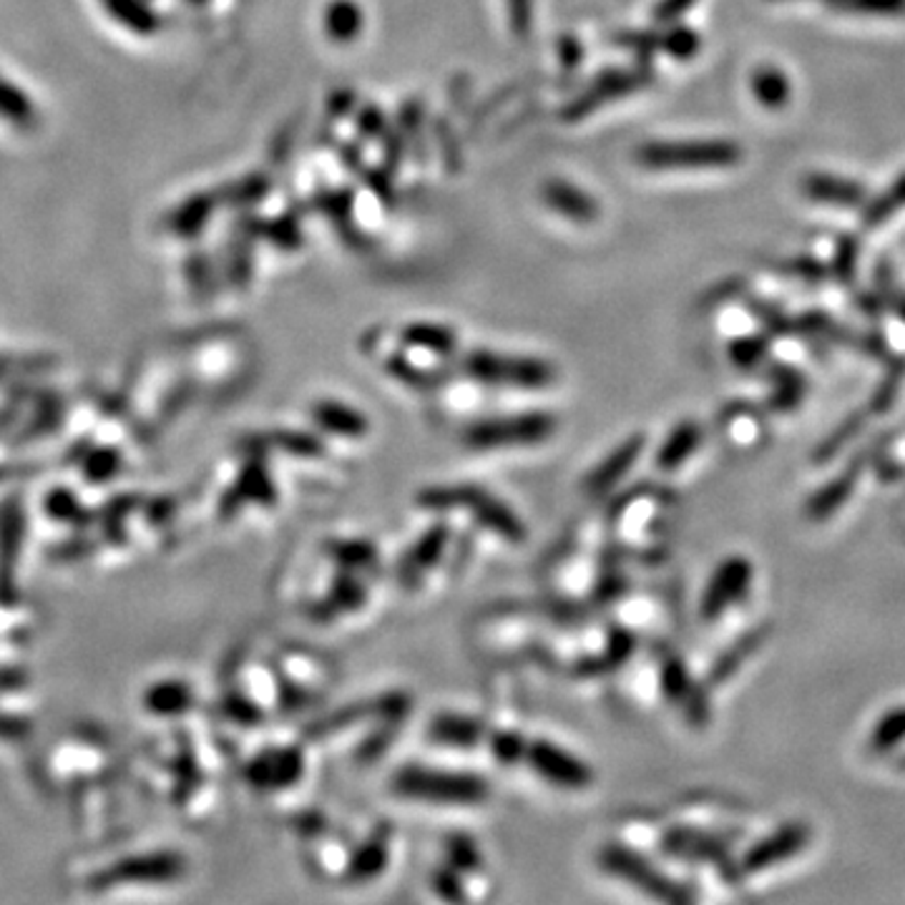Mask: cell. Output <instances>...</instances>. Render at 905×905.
<instances>
[{
	"label": "cell",
	"mask_w": 905,
	"mask_h": 905,
	"mask_svg": "<svg viewBox=\"0 0 905 905\" xmlns=\"http://www.w3.org/2000/svg\"><path fill=\"white\" fill-rule=\"evenodd\" d=\"M418 501L420 505L433 511H466L480 528H486L488 534L503 538V541L513 546H519L528 538L526 523L516 516V511L509 509L501 498L480 491L476 486L426 488V491H420Z\"/></svg>",
	"instance_id": "cell-1"
},
{
	"label": "cell",
	"mask_w": 905,
	"mask_h": 905,
	"mask_svg": "<svg viewBox=\"0 0 905 905\" xmlns=\"http://www.w3.org/2000/svg\"><path fill=\"white\" fill-rule=\"evenodd\" d=\"M393 790L418 802L473 808V805L486 800L491 787H488V779L473 775V772L408 765L393 775Z\"/></svg>",
	"instance_id": "cell-2"
},
{
	"label": "cell",
	"mask_w": 905,
	"mask_h": 905,
	"mask_svg": "<svg viewBox=\"0 0 905 905\" xmlns=\"http://www.w3.org/2000/svg\"><path fill=\"white\" fill-rule=\"evenodd\" d=\"M556 428L559 420L553 413L526 410L476 420L466 428L463 440L473 451H511V448L541 445L556 433Z\"/></svg>",
	"instance_id": "cell-3"
},
{
	"label": "cell",
	"mask_w": 905,
	"mask_h": 905,
	"mask_svg": "<svg viewBox=\"0 0 905 905\" xmlns=\"http://www.w3.org/2000/svg\"><path fill=\"white\" fill-rule=\"evenodd\" d=\"M463 370L480 385L513 390H544L556 378L551 362L538 360V357L503 355L493 350L468 353L463 357Z\"/></svg>",
	"instance_id": "cell-4"
},
{
	"label": "cell",
	"mask_w": 905,
	"mask_h": 905,
	"mask_svg": "<svg viewBox=\"0 0 905 905\" xmlns=\"http://www.w3.org/2000/svg\"><path fill=\"white\" fill-rule=\"evenodd\" d=\"M742 159V148L733 141H654L636 148V164L657 171L725 169Z\"/></svg>",
	"instance_id": "cell-5"
},
{
	"label": "cell",
	"mask_w": 905,
	"mask_h": 905,
	"mask_svg": "<svg viewBox=\"0 0 905 905\" xmlns=\"http://www.w3.org/2000/svg\"><path fill=\"white\" fill-rule=\"evenodd\" d=\"M599 866L609 876L627 880V883L639 888V891L646 895H652V898H659V901H684L687 898V895L682 893V888H679L675 880L659 873V870L654 868L642 853L631 850L629 845H621V843L604 845L599 853Z\"/></svg>",
	"instance_id": "cell-6"
},
{
	"label": "cell",
	"mask_w": 905,
	"mask_h": 905,
	"mask_svg": "<svg viewBox=\"0 0 905 905\" xmlns=\"http://www.w3.org/2000/svg\"><path fill=\"white\" fill-rule=\"evenodd\" d=\"M523 760L528 762V767L536 772L538 777L546 779V783L559 787V790L567 793H584L594 783V770L586 765L584 760H579L574 752L563 750L551 740H528L526 754Z\"/></svg>",
	"instance_id": "cell-7"
},
{
	"label": "cell",
	"mask_w": 905,
	"mask_h": 905,
	"mask_svg": "<svg viewBox=\"0 0 905 905\" xmlns=\"http://www.w3.org/2000/svg\"><path fill=\"white\" fill-rule=\"evenodd\" d=\"M650 83H652V71L650 69H611V71H604L594 79V83L584 91V94L576 96L574 102H571L567 109L561 111V116L569 123H574L579 119H584V116L594 114L596 109H602V106L611 104L614 98L636 94L639 88L650 86Z\"/></svg>",
	"instance_id": "cell-8"
},
{
	"label": "cell",
	"mask_w": 905,
	"mask_h": 905,
	"mask_svg": "<svg viewBox=\"0 0 905 905\" xmlns=\"http://www.w3.org/2000/svg\"><path fill=\"white\" fill-rule=\"evenodd\" d=\"M184 873V860L174 853H148L134 855L116 862L106 873L96 876V888H116L121 883H166Z\"/></svg>",
	"instance_id": "cell-9"
},
{
	"label": "cell",
	"mask_w": 905,
	"mask_h": 905,
	"mask_svg": "<svg viewBox=\"0 0 905 905\" xmlns=\"http://www.w3.org/2000/svg\"><path fill=\"white\" fill-rule=\"evenodd\" d=\"M245 775L257 790H287L305 777V754L297 747L264 750L249 762Z\"/></svg>",
	"instance_id": "cell-10"
},
{
	"label": "cell",
	"mask_w": 905,
	"mask_h": 905,
	"mask_svg": "<svg viewBox=\"0 0 905 905\" xmlns=\"http://www.w3.org/2000/svg\"><path fill=\"white\" fill-rule=\"evenodd\" d=\"M644 448H646V436L644 433H636V436H629L627 440H621V443L614 448L609 455H606L599 466H596L584 478L586 496L602 498L606 493H611L614 488H617L621 480H624L629 473L634 471L636 461L642 459Z\"/></svg>",
	"instance_id": "cell-11"
},
{
	"label": "cell",
	"mask_w": 905,
	"mask_h": 905,
	"mask_svg": "<svg viewBox=\"0 0 905 905\" xmlns=\"http://www.w3.org/2000/svg\"><path fill=\"white\" fill-rule=\"evenodd\" d=\"M390 843H393V830H390V825H380L372 830V833L350 853V862H347L343 878L350 880V883H368V880L383 876L390 860Z\"/></svg>",
	"instance_id": "cell-12"
},
{
	"label": "cell",
	"mask_w": 905,
	"mask_h": 905,
	"mask_svg": "<svg viewBox=\"0 0 905 905\" xmlns=\"http://www.w3.org/2000/svg\"><path fill=\"white\" fill-rule=\"evenodd\" d=\"M486 725L461 712H440L430 719V740L451 750H473L486 740Z\"/></svg>",
	"instance_id": "cell-13"
},
{
	"label": "cell",
	"mask_w": 905,
	"mask_h": 905,
	"mask_svg": "<svg viewBox=\"0 0 905 905\" xmlns=\"http://www.w3.org/2000/svg\"><path fill=\"white\" fill-rule=\"evenodd\" d=\"M541 197L546 206H551L553 212H559L561 217H567L576 224H594L599 219V204L596 199L563 179H549L541 189Z\"/></svg>",
	"instance_id": "cell-14"
},
{
	"label": "cell",
	"mask_w": 905,
	"mask_h": 905,
	"mask_svg": "<svg viewBox=\"0 0 905 905\" xmlns=\"http://www.w3.org/2000/svg\"><path fill=\"white\" fill-rule=\"evenodd\" d=\"M312 420L318 422V428L325 430V433L345 440H360L370 433V420L368 415L355 410L353 405H345L340 401H318L312 405Z\"/></svg>",
	"instance_id": "cell-15"
},
{
	"label": "cell",
	"mask_w": 905,
	"mask_h": 905,
	"mask_svg": "<svg viewBox=\"0 0 905 905\" xmlns=\"http://www.w3.org/2000/svg\"><path fill=\"white\" fill-rule=\"evenodd\" d=\"M659 511V496L652 491H636L631 493L627 501H621L619 509H614V526H617L619 536L627 541H639L644 534H650L652 521L657 519Z\"/></svg>",
	"instance_id": "cell-16"
},
{
	"label": "cell",
	"mask_w": 905,
	"mask_h": 905,
	"mask_svg": "<svg viewBox=\"0 0 905 905\" xmlns=\"http://www.w3.org/2000/svg\"><path fill=\"white\" fill-rule=\"evenodd\" d=\"M448 541H451V531H448L445 526L430 528L428 534L415 544V549L408 553V559H405L403 563L401 579L405 581V584L418 586L420 581L438 567V561L443 559Z\"/></svg>",
	"instance_id": "cell-17"
},
{
	"label": "cell",
	"mask_w": 905,
	"mask_h": 905,
	"mask_svg": "<svg viewBox=\"0 0 905 905\" xmlns=\"http://www.w3.org/2000/svg\"><path fill=\"white\" fill-rule=\"evenodd\" d=\"M23 541V513L13 501L0 511V588L13 584L15 559Z\"/></svg>",
	"instance_id": "cell-18"
},
{
	"label": "cell",
	"mask_w": 905,
	"mask_h": 905,
	"mask_svg": "<svg viewBox=\"0 0 905 905\" xmlns=\"http://www.w3.org/2000/svg\"><path fill=\"white\" fill-rule=\"evenodd\" d=\"M445 862L463 878V883H466V891H468V898H471L473 880H476V883L488 885L486 868H484L486 866L484 855H480L478 845L473 843L468 835H453L451 841H448Z\"/></svg>",
	"instance_id": "cell-19"
},
{
	"label": "cell",
	"mask_w": 905,
	"mask_h": 905,
	"mask_svg": "<svg viewBox=\"0 0 905 905\" xmlns=\"http://www.w3.org/2000/svg\"><path fill=\"white\" fill-rule=\"evenodd\" d=\"M322 212L328 214L332 224L340 229V235L345 237V242L355 249L368 247V237L360 235L353 224V206H355V194L353 189H337V192H325L320 197Z\"/></svg>",
	"instance_id": "cell-20"
},
{
	"label": "cell",
	"mask_w": 905,
	"mask_h": 905,
	"mask_svg": "<svg viewBox=\"0 0 905 905\" xmlns=\"http://www.w3.org/2000/svg\"><path fill=\"white\" fill-rule=\"evenodd\" d=\"M194 694L184 682H156L144 692V707L159 717H177L192 710Z\"/></svg>",
	"instance_id": "cell-21"
},
{
	"label": "cell",
	"mask_w": 905,
	"mask_h": 905,
	"mask_svg": "<svg viewBox=\"0 0 905 905\" xmlns=\"http://www.w3.org/2000/svg\"><path fill=\"white\" fill-rule=\"evenodd\" d=\"M365 28V13L355 0H332L325 11V33L335 44H353Z\"/></svg>",
	"instance_id": "cell-22"
},
{
	"label": "cell",
	"mask_w": 905,
	"mask_h": 905,
	"mask_svg": "<svg viewBox=\"0 0 905 905\" xmlns=\"http://www.w3.org/2000/svg\"><path fill=\"white\" fill-rule=\"evenodd\" d=\"M403 343L415 350H426L433 355H451L455 350V332L445 325H433V322H413V325L403 328L401 332Z\"/></svg>",
	"instance_id": "cell-23"
},
{
	"label": "cell",
	"mask_w": 905,
	"mask_h": 905,
	"mask_svg": "<svg viewBox=\"0 0 905 905\" xmlns=\"http://www.w3.org/2000/svg\"><path fill=\"white\" fill-rule=\"evenodd\" d=\"M696 443H700V430H696V426H692V422L677 426L657 451V468L664 473L677 471L689 455H692Z\"/></svg>",
	"instance_id": "cell-24"
},
{
	"label": "cell",
	"mask_w": 905,
	"mask_h": 905,
	"mask_svg": "<svg viewBox=\"0 0 905 905\" xmlns=\"http://www.w3.org/2000/svg\"><path fill=\"white\" fill-rule=\"evenodd\" d=\"M219 204L217 194H197L179 206L177 212L171 214V229L181 237H194L206 227L210 222L214 206Z\"/></svg>",
	"instance_id": "cell-25"
},
{
	"label": "cell",
	"mask_w": 905,
	"mask_h": 905,
	"mask_svg": "<svg viewBox=\"0 0 905 905\" xmlns=\"http://www.w3.org/2000/svg\"><path fill=\"white\" fill-rule=\"evenodd\" d=\"M235 493L239 501H252L257 505H275L277 501V491L272 486V478L267 468L262 466V461L247 463V468L237 480Z\"/></svg>",
	"instance_id": "cell-26"
},
{
	"label": "cell",
	"mask_w": 905,
	"mask_h": 905,
	"mask_svg": "<svg viewBox=\"0 0 905 905\" xmlns=\"http://www.w3.org/2000/svg\"><path fill=\"white\" fill-rule=\"evenodd\" d=\"M0 119L19 129H31L36 123V106L31 104L26 91L13 86L3 76H0Z\"/></svg>",
	"instance_id": "cell-27"
},
{
	"label": "cell",
	"mask_w": 905,
	"mask_h": 905,
	"mask_svg": "<svg viewBox=\"0 0 905 905\" xmlns=\"http://www.w3.org/2000/svg\"><path fill=\"white\" fill-rule=\"evenodd\" d=\"M106 11H109L116 21L136 33H152L156 28V19L141 0H102Z\"/></svg>",
	"instance_id": "cell-28"
},
{
	"label": "cell",
	"mask_w": 905,
	"mask_h": 905,
	"mask_svg": "<svg viewBox=\"0 0 905 905\" xmlns=\"http://www.w3.org/2000/svg\"><path fill=\"white\" fill-rule=\"evenodd\" d=\"M270 189H272L270 177H264V174H252V177H247L242 181H237V184L227 187L217 197L231 206H249V204L260 202L262 197H267Z\"/></svg>",
	"instance_id": "cell-29"
},
{
	"label": "cell",
	"mask_w": 905,
	"mask_h": 905,
	"mask_svg": "<svg viewBox=\"0 0 905 905\" xmlns=\"http://www.w3.org/2000/svg\"><path fill=\"white\" fill-rule=\"evenodd\" d=\"M262 235L267 237L275 247L285 249V252H293V249L302 247V229H300V224H297V219L289 217V214L272 219L267 224L262 222Z\"/></svg>",
	"instance_id": "cell-30"
},
{
	"label": "cell",
	"mask_w": 905,
	"mask_h": 905,
	"mask_svg": "<svg viewBox=\"0 0 905 905\" xmlns=\"http://www.w3.org/2000/svg\"><path fill=\"white\" fill-rule=\"evenodd\" d=\"M275 443L289 455H302V459H320V455L328 453V448L322 445L318 438L310 433H300V430H279L275 436Z\"/></svg>",
	"instance_id": "cell-31"
},
{
	"label": "cell",
	"mask_w": 905,
	"mask_h": 905,
	"mask_svg": "<svg viewBox=\"0 0 905 905\" xmlns=\"http://www.w3.org/2000/svg\"><path fill=\"white\" fill-rule=\"evenodd\" d=\"M330 553L345 569H362L376 561V549L368 541H337L332 544Z\"/></svg>",
	"instance_id": "cell-32"
},
{
	"label": "cell",
	"mask_w": 905,
	"mask_h": 905,
	"mask_svg": "<svg viewBox=\"0 0 905 905\" xmlns=\"http://www.w3.org/2000/svg\"><path fill=\"white\" fill-rule=\"evenodd\" d=\"M46 511L51 519L66 521V523H73L86 516V513H83V505L79 503V498L73 496L69 488H56V491L48 493Z\"/></svg>",
	"instance_id": "cell-33"
},
{
	"label": "cell",
	"mask_w": 905,
	"mask_h": 905,
	"mask_svg": "<svg viewBox=\"0 0 905 905\" xmlns=\"http://www.w3.org/2000/svg\"><path fill=\"white\" fill-rule=\"evenodd\" d=\"M422 116H426V106H422L418 98H410V102L403 104L401 109V134L405 139L415 156H420V131H422Z\"/></svg>",
	"instance_id": "cell-34"
},
{
	"label": "cell",
	"mask_w": 905,
	"mask_h": 905,
	"mask_svg": "<svg viewBox=\"0 0 905 905\" xmlns=\"http://www.w3.org/2000/svg\"><path fill=\"white\" fill-rule=\"evenodd\" d=\"M659 46L669 56L679 58V61H687V58H692L696 51H700V38H696V33L689 28H671L664 33V36H659Z\"/></svg>",
	"instance_id": "cell-35"
},
{
	"label": "cell",
	"mask_w": 905,
	"mask_h": 905,
	"mask_svg": "<svg viewBox=\"0 0 905 905\" xmlns=\"http://www.w3.org/2000/svg\"><path fill=\"white\" fill-rule=\"evenodd\" d=\"M752 88H754V94H758L760 102L765 104V106L783 104V98L787 96V83H785V79L779 76L777 71H770V69L754 73Z\"/></svg>",
	"instance_id": "cell-36"
},
{
	"label": "cell",
	"mask_w": 905,
	"mask_h": 905,
	"mask_svg": "<svg viewBox=\"0 0 905 905\" xmlns=\"http://www.w3.org/2000/svg\"><path fill=\"white\" fill-rule=\"evenodd\" d=\"M433 891L440 895L443 901H453V903H461V901H468V891H466V883H463V878L455 873V870L448 866H440L436 873H433Z\"/></svg>",
	"instance_id": "cell-37"
},
{
	"label": "cell",
	"mask_w": 905,
	"mask_h": 905,
	"mask_svg": "<svg viewBox=\"0 0 905 905\" xmlns=\"http://www.w3.org/2000/svg\"><path fill=\"white\" fill-rule=\"evenodd\" d=\"M617 46L629 48V51L636 53L639 61L646 63L659 48V36L652 31H627L617 36Z\"/></svg>",
	"instance_id": "cell-38"
},
{
	"label": "cell",
	"mask_w": 905,
	"mask_h": 905,
	"mask_svg": "<svg viewBox=\"0 0 905 905\" xmlns=\"http://www.w3.org/2000/svg\"><path fill=\"white\" fill-rule=\"evenodd\" d=\"M509 5V26L519 40H526L534 28V0H505Z\"/></svg>",
	"instance_id": "cell-39"
},
{
	"label": "cell",
	"mask_w": 905,
	"mask_h": 905,
	"mask_svg": "<svg viewBox=\"0 0 905 905\" xmlns=\"http://www.w3.org/2000/svg\"><path fill=\"white\" fill-rule=\"evenodd\" d=\"M436 136H438L440 152H443V162L448 164V171L455 174L461 169V144L453 136L451 123H448L445 119H438L436 121Z\"/></svg>",
	"instance_id": "cell-40"
},
{
	"label": "cell",
	"mask_w": 905,
	"mask_h": 905,
	"mask_svg": "<svg viewBox=\"0 0 905 905\" xmlns=\"http://www.w3.org/2000/svg\"><path fill=\"white\" fill-rule=\"evenodd\" d=\"M357 131H360L365 139H380L388 131L385 114L372 104L365 106L360 116H357Z\"/></svg>",
	"instance_id": "cell-41"
},
{
	"label": "cell",
	"mask_w": 905,
	"mask_h": 905,
	"mask_svg": "<svg viewBox=\"0 0 905 905\" xmlns=\"http://www.w3.org/2000/svg\"><path fill=\"white\" fill-rule=\"evenodd\" d=\"M827 3L860 13H898L905 8V0H827Z\"/></svg>",
	"instance_id": "cell-42"
},
{
	"label": "cell",
	"mask_w": 905,
	"mask_h": 905,
	"mask_svg": "<svg viewBox=\"0 0 905 905\" xmlns=\"http://www.w3.org/2000/svg\"><path fill=\"white\" fill-rule=\"evenodd\" d=\"M187 272H189V279H192V287L197 289L199 295H210L212 293V287H214L212 270H210V262H206L204 254L189 257Z\"/></svg>",
	"instance_id": "cell-43"
},
{
	"label": "cell",
	"mask_w": 905,
	"mask_h": 905,
	"mask_svg": "<svg viewBox=\"0 0 905 905\" xmlns=\"http://www.w3.org/2000/svg\"><path fill=\"white\" fill-rule=\"evenodd\" d=\"M584 46H581V40L576 36L567 33V36L559 38V61L561 69L567 73H574L579 69L581 61H584Z\"/></svg>",
	"instance_id": "cell-44"
},
{
	"label": "cell",
	"mask_w": 905,
	"mask_h": 905,
	"mask_svg": "<svg viewBox=\"0 0 905 905\" xmlns=\"http://www.w3.org/2000/svg\"><path fill=\"white\" fill-rule=\"evenodd\" d=\"M368 187L372 189V192H376V197L385 206L393 204L395 189H393V177H390L388 166H380V169H370L368 171Z\"/></svg>",
	"instance_id": "cell-45"
},
{
	"label": "cell",
	"mask_w": 905,
	"mask_h": 905,
	"mask_svg": "<svg viewBox=\"0 0 905 905\" xmlns=\"http://www.w3.org/2000/svg\"><path fill=\"white\" fill-rule=\"evenodd\" d=\"M116 468H119V459H116L111 451H98V453L91 455L88 463H86V473L94 480L109 478L111 473H116Z\"/></svg>",
	"instance_id": "cell-46"
},
{
	"label": "cell",
	"mask_w": 905,
	"mask_h": 905,
	"mask_svg": "<svg viewBox=\"0 0 905 905\" xmlns=\"http://www.w3.org/2000/svg\"><path fill=\"white\" fill-rule=\"evenodd\" d=\"M694 5V0H662V3L654 8L652 19L654 23H675L682 19V15L689 11V8Z\"/></svg>",
	"instance_id": "cell-47"
},
{
	"label": "cell",
	"mask_w": 905,
	"mask_h": 905,
	"mask_svg": "<svg viewBox=\"0 0 905 905\" xmlns=\"http://www.w3.org/2000/svg\"><path fill=\"white\" fill-rule=\"evenodd\" d=\"M355 106V94L350 88H340L335 94L330 96V104H328V114L330 119H340V116L350 114Z\"/></svg>",
	"instance_id": "cell-48"
},
{
	"label": "cell",
	"mask_w": 905,
	"mask_h": 905,
	"mask_svg": "<svg viewBox=\"0 0 905 905\" xmlns=\"http://www.w3.org/2000/svg\"><path fill=\"white\" fill-rule=\"evenodd\" d=\"M810 192L815 194V197H820V194H825V192H835V184H833V179H820V181H815V184H810ZM858 194V189H853V187H841V199L845 197V202L848 204H853L850 199Z\"/></svg>",
	"instance_id": "cell-49"
},
{
	"label": "cell",
	"mask_w": 905,
	"mask_h": 905,
	"mask_svg": "<svg viewBox=\"0 0 905 905\" xmlns=\"http://www.w3.org/2000/svg\"><path fill=\"white\" fill-rule=\"evenodd\" d=\"M194 3H204V0H194Z\"/></svg>",
	"instance_id": "cell-50"
}]
</instances>
